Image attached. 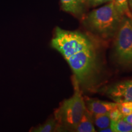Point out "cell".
Here are the masks:
<instances>
[{
  "mask_svg": "<svg viewBox=\"0 0 132 132\" xmlns=\"http://www.w3.org/2000/svg\"><path fill=\"white\" fill-rule=\"evenodd\" d=\"M50 45L64 57L73 73L79 87L94 90L103 72L99 47L93 39L80 31L56 27Z\"/></svg>",
  "mask_w": 132,
  "mask_h": 132,
  "instance_id": "6da1fadb",
  "label": "cell"
},
{
  "mask_svg": "<svg viewBox=\"0 0 132 132\" xmlns=\"http://www.w3.org/2000/svg\"><path fill=\"white\" fill-rule=\"evenodd\" d=\"M123 15L112 2L93 10L84 16L82 23L87 29L103 39L114 37Z\"/></svg>",
  "mask_w": 132,
  "mask_h": 132,
  "instance_id": "7a4b0ae2",
  "label": "cell"
},
{
  "mask_svg": "<svg viewBox=\"0 0 132 132\" xmlns=\"http://www.w3.org/2000/svg\"><path fill=\"white\" fill-rule=\"evenodd\" d=\"M73 82V95L64 100L54 111V119L58 124V131L68 130L73 131L86 108L80 88L75 78Z\"/></svg>",
  "mask_w": 132,
  "mask_h": 132,
  "instance_id": "3957f363",
  "label": "cell"
},
{
  "mask_svg": "<svg viewBox=\"0 0 132 132\" xmlns=\"http://www.w3.org/2000/svg\"><path fill=\"white\" fill-rule=\"evenodd\" d=\"M113 38L115 61L122 67L132 69V19L123 16Z\"/></svg>",
  "mask_w": 132,
  "mask_h": 132,
  "instance_id": "277c9868",
  "label": "cell"
},
{
  "mask_svg": "<svg viewBox=\"0 0 132 132\" xmlns=\"http://www.w3.org/2000/svg\"><path fill=\"white\" fill-rule=\"evenodd\" d=\"M106 94L116 103L132 102V79L110 86L106 89Z\"/></svg>",
  "mask_w": 132,
  "mask_h": 132,
  "instance_id": "5b68a950",
  "label": "cell"
},
{
  "mask_svg": "<svg viewBox=\"0 0 132 132\" xmlns=\"http://www.w3.org/2000/svg\"><path fill=\"white\" fill-rule=\"evenodd\" d=\"M88 0H60L61 7L64 12L82 19L88 7Z\"/></svg>",
  "mask_w": 132,
  "mask_h": 132,
  "instance_id": "8992f818",
  "label": "cell"
},
{
  "mask_svg": "<svg viewBox=\"0 0 132 132\" xmlns=\"http://www.w3.org/2000/svg\"><path fill=\"white\" fill-rule=\"evenodd\" d=\"M86 107L92 114L108 113L112 109L117 106L118 103L102 101L96 99L87 98L86 99Z\"/></svg>",
  "mask_w": 132,
  "mask_h": 132,
  "instance_id": "52a82bcc",
  "label": "cell"
},
{
  "mask_svg": "<svg viewBox=\"0 0 132 132\" xmlns=\"http://www.w3.org/2000/svg\"><path fill=\"white\" fill-rule=\"evenodd\" d=\"M95 130L93 125V119L91 113L86 108L81 118L73 131L77 132H94Z\"/></svg>",
  "mask_w": 132,
  "mask_h": 132,
  "instance_id": "ba28073f",
  "label": "cell"
},
{
  "mask_svg": "<svg viewBox=\"0 0 132 132\" xmlns=\"http://www.w3.org/2000/svg\"><path fill=\"white\" fill-rule=\"evenodd\" d=\"M58 124L55 119L50 118L47 119L42 124H40L30 130V131L33 132H52L57 131Z\"/></svg>",
  "mask_w": 132,
  "mask_h": 132,
  "instance_id": "9c48e42d",
  "label": "cell"
},
{
  "mask_svg": "<svg viewBox=\"0 0 132 132\" xmlns=\"http://www.w3.org/2000/svg\"><path fill=\"white\" fill-rule=\"evenodd\" d=\"M92 116L93 121L94 122L95 125L98 128V130L110 127L111 119L110 118L109 113L92 114Z\"/></svg>",
  "mask_w": 132,
  "mask_h": 132,
  "instance_id": "30bf717a",
  "label": "cell"
},
{
  "mask_svg": "<svg viewBox=\"0 0 132 132\" xmlns=\"http://www.w3.org/2000/svg\"><path fill=\"white\" fill-rule=\"evenodd\" d=\"M111 2L120 14L132 19V13L129 8L128 0H112Z\"/></svg>",
  "mask_w": 132,
  "mask_h": 132,
  "instance_id": "8fae6325",
  "label": "cell"
},
{
  "mask_svg": "<svg viewBox=\"0 0 132 132\" xmlns=\"http://www.w3.org/2000/svg\"><path fill=\"white\" fill-rule=\"evenodd\" d=\"M110 127L114 132H132V125L123 119L117 121H111Z\"/></svg>",
  "mask_w": 132,
  "mask_h": 132,
  "instance_id": "7c38bea8",
  "label": "cell"
},
{
  "mask_svg": "<svg viewBox=\"0 0 132 132\" xmlns=\"http://www.w3.org/2000/svg\"><path fill=\"white\" fill-rule=\"evenodd\" d=\"M118 108L120 110L123 116L132 113V102H127L123 103H118Z\"/></svg>",
  "mask_w": 132,
  "mask_h": 132,
  "instance_id": "4fadbf2b",
  "label": "cell"
},
{
  "mask_svg": "<svg viewBox=\"0 0 132 132\" xmlns=\"http://www.w3.org/2000/svg\"><path fill=\"white\" fill-rule=\"evenodd\" d=\"M117 106H118V105H117ZM109 116H110L111 121H117V120L120 119H122L124 117L120 110H119L118 106L112 109L111 111L109 112Z\"/></svg>",
  "mask_w": 132,
  "mask_h": 132,
  "instance_id": "5bb4252c",
  "label": "cell"
},
{
  "mask_svg": "<svg viewBox=\"0 0 132 132\" xmlns=\"http://www.w3.org/2000/svg\"><path fill=\"white\" fill-rule=\"evenodd\" d=\"M112 0H88V7H94L104 3L111 2Z\"/></svg>",
  "mask_w": 132,
  "mask_h": 132,
  "instance_id": "9a60e30c",
  "label": "cell"
},
{
  "mask_svg": "<svg viewBox=\"0 0 132 132\" xmlns=\"http://www.w3.org/2000/svg\"><path fill=\"white\" fill-rule=\"evenodd\" d=\"M123 119L125 120L126 122H127L128 123L132 125V113L130 114L127 116H125V117H123Z\"/></svg>",
  "mask_w": 132,
  "mask_h": 132,
  "instance_id": "2e32d148",
  "label": "cell"
},
{
  "mask_svg": "<svg viewBox=\"0 0 132 132\" xmlns=\"http://www.w3.org/2000/svg\"><path fill=\"white\" fill-rule=\"evenodd\" d=\"M98 131H102V132H113V130L111 129V128L110 127L107 128H103V129H100L98 130Z\"/></svg>",
  "mask_w": 132,
  "mask_h": 132,
  "instance_id": "e0dca14e",
  "label": "cell"
},
{
  "mask_svg": "<svg viewBox=\"0 0 132 132\" xmlns=\"http://www.w3.org/2000/svg\"><path fill=\"white\" fill-rule=\"evenodd\" d=\"M128 5H129V8L132 13V0H128Z\"/></svg>",
  "mask_w": 132,
  "mask_h": 132,
  "instance_id": "ac0fdd59",
  "label": "cell"
}]
</instances>
